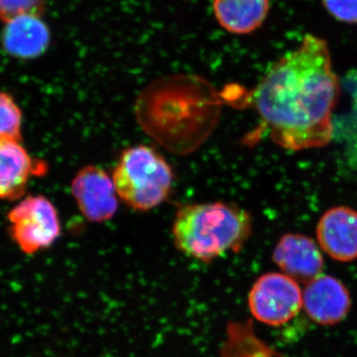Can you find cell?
<instances>
[{
	"label": "cell",
	"mask_w": 357,
	"mask_h": 357,
	"mask_svg": "<svg viewBox=\"0 0 357 357\" xmlns=\"http://www.w3.org/2000/svg\"><path fill=\"white\" fill-rule=\"evenodd\" d=\"M252 232L248 211L225 202L191 204L181 206L172 227L176 248L204 262L243 249Z\"/></svg>",
	"instance_id": "obj_2"
},
{
	"label": "cell",
	"mask_w": 357,
	"mask_h": 357,
	"mask_svg": "<svg viewBox=\"0 0 357 357\" xmlns=\"http://www.w3.org/2000/svg\"><path fill=\"white\" fill-rule=\"evenodd\" d=\"M47 2L48 0H0V20L7 23L26 14L39 16Z\"/></svg>",
	"instance_id": "obj_14"
},
{
	"label": "cell",
	"mask_w": 357,
	"mask_h": 357,
	"mask_svg": "<svg viewBox=\"0 0 357 357\" xmlns=\"http://www.w3.org/2000/svg\"><path fill=\"white\" fill-rule=\"evenodd\" d=\"M251 314L264 325H285L303 307L299 283L284 273H266L253 284L248 295Z\"/></svg>",
	"instance_id": "obj_4"
},
{
	"label": "cell",
	"mask_w": 357,
	"mask_h": 357,
	"mask_svg": "<svg viewBox=\"0 0 357 357\" xmlns=\"http://www.w3.org/2000/svg\"><path fill=\"white\" fill-rule=\"evenodd\" d=\"M272 258L284 274L306 285L319 276L324 269V258L319 246L304 234H284L275 246Z\"/></svg>",
	"instance_id": "obj_8"
},
{
	"label": "cell",
	"mask_w": 357,
	"mask_h": 357,
	"mask_svg": "<svg viewBox=\"0 0 357 357\" xmlns=\"http://www.w3.org/2000/svg\"><path fill=\"white\" fill-rule=\"evenodd\" d=\"M340 93L328 42L307 34L297 49L270 66L248 98L270 139L302 151L332 141Z\"/></svg>",
	"instance_id": "obj_1"
},
{
	"label": "cell",
	"mask_w": 357,
	"mask_h": 357,
	"mask_svg": "<svg viewBox=\"0 0 357 357\" xmlns=\"http://www.w3.org/2000/svg\"><path fill=\"white\" fill-rule=\"evenodd\" d=\"M42 168L40 164L36 165L20 141L0 139V199L22 197L30 177Z\"/></svg>",
	"instance_id": "obj_10"
},
{
	"label": "cell",
	"mask_w": 357,
	"mask_h": 357,
	"mask_svg": "<svg viewBox=\"0 0 357 357\" xmlns=\"http://www.w3.org/2000/svg\"><path fill=\"white\" fill-rule=\"evenodd\" d=\"M11 236L26 255L50 248L61 234L57 210L44 197H28L8 213Z\"/></svg>",
	"instance_id": "obj_5"
},
{
	"label": "cell",
	"mask_w": 357,
	"mask_h": 357,
	"mask_svg": "<svg viewBox=\"0 0 357 357\" xmlns=\"http://www.w3.org/2000/svg\"><path fill=\"white\" fill-rule=\"evenodd\" d=\"M72 194L89 222H107L119 210L114 180L98 166H86L79 171L72 182Z\"/></svg>",
	"instance_id": "obj_6"
},
{
	"label": "cell",
	"mask_w": 357,
	"mask_h": 357,
	"mask_svg": "<svg viewBox=\"0 0 357 357\" xmlns=\"http://www.w3.org/2000/svg\"><path fill=\"white\" fill-rule=\"evenodd\" d=\"M3 45L10 55L35 58L42 55L50 44V31L39 16L26 14L6 23Z\"/></svg>",
	"instance_id": "obj_11"
},
{
	"label": "cell",
	"mask_w": 357,
	"mask_h": 357,
	"mask_svg": "<svg viewBox=\"0 0 357 357\" xmlns=\"http://www.w3.org/2000/svg\"><path fill=\"white\" fill-rule=\"evenodd\" d=\"M117 196L135 211L153 210L172 190L174 174L156 150L137 145L122 152L112 174Z\"/></svg>",
	"instance_id": "obj_3"
},
{
	"label": "cell",
	"mask_w": 357,
	"mask_h": 357,
	"mask_svg": "<svg viewBox=\"0 0 357 357\" xmlns=\"http://www.w3.org/2000/svg\"><path fill=\"white\" fill-rule=\"evenodd\" d=\"M326 13L338 22L357 24V0H321Z\"/></svg>",
	"instance_id": "obj_15"
},
{
	"label": "cell",
	"mask_w": 357,
	"mask_h": 357,
	"mask_svg": "<svg viewBox=\"0 0 357 357\" xmlns=\"http://www.w3.org/2000/svg\"><path fill=\"white\" fill-rule=\"evenodd\" d=\"M213 13L225 31L248 35L261 27L270 10V0H213Z\"/></svg>",
	"instance_id": "obj_12"
},
{
	"label": "cell",
	"mask_w": 357,
	"mask_h": 357,
	"mask_svg": "<svg viewBox=\"0 0 357 357\" xmlns=\"http://www.w3.org/2000/svg\"><path fill=\"white\" fill-rule=\"evenodd\" d=\"M21 112L13 98L0 91V139H21Z\"/></svg>",
	"instance_id": "obj_13"
},
{
	"label": "cell",
	"mask_w": 357,
	"mask_h": 357,
	"mask_svg": "<svg viewBox=\"0 0 357 357\" xmlns=\"http://www.w3.org/2000/svg\"><path fill=\"white\" fill-rule=\"evenodd\" d=\"M303 307L314 323L337 325L351 311V293L335 277L321 274L307 284L303 292Z\"/></svg>",
	"instance_id": "obj_7"
},
{
	"label": "cell",
	"mask_w": 357,
	"mask_h": 357,
	"mask_svg": "<svg viewBox=\"0 0 357 357\" xmlns=\"http://www.w3.org/2000/svg\"><path fill=\"white\" fill-rule=\"evenodd\" d=\"M319 246L333 260L351 262L357 259V211L347 206H335L324 213L317 225Z\"/></svg>",
	"instance_id": "obj_9"
}]
</instances>
